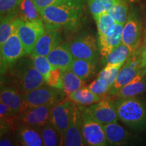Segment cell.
Masks as SVG:
<instances>
[{
  "mask_svg": "<svg viewBox=\"0 0 146 146\" xmlns=\"http://www.w3.org/2000/svg\"><path fill=\"white\" fill-rule=\"evenodd\" d=\"M85 0H69L44 8L39 11L47 30L57 27L74 29L81 23Z\"/></svg>",
  "mask_w": 146,
  "mask_h": 146,
  "instance_id": "obj_1",
  "label": "cell"
},
{
  "mask_svg": "<svg viewBox=\"0 0 146 146\" xmlns=\"http://www.w3.org/2000/svg\"><path fill=\"white\" fill-rule=\"evenodd\" d=\"M11 75L16 88L22 94L45 85V78L36 70L32 58H21L11 68Z\"/></svg>",
  "mask_w": 146,
  "mask_h": 146,
  "instance_id": "obj_2",
  "label": "cell"
},
{
  "mask_svg": "<svg viewBox=\"0 0 146 146\" xmlns=\"http://www.w3.org/2000/svg\"><path fill=\"white\" fill-rule=\"evenodd\" d=\"M118 117L131 129L146 127V103L135 97L120 98L115 103Z\"/></svg>",
  "mask_w": 146,
  "mask_h": 146,
  "instance_id": "obj_3",
  "label": "cell"
},
{
  "mask_svg": "<svg viewBox=\"0 0 146 146\" xmlns=\"http://www.w3.org/2000/svg\"><path fill=\"white\" fill-rule=\"evenodd\" d=\"M82 117V135L86 145H108L102 124L98 123L87 112L84 106H79Z\"/></svg>",
  "mask_w": 146,
  "mask_h": 146,
  "instance_id": "obj_4",
  "label": "cell"
},
{
  "mask_svg": "<svg viewBox=\"0 0 146 146\" xmlns=\"http://www.w3.org/2000/svg\"><path fill=\"white\" fill-rule=\"evenodd\" d=\"M43 20H24L21 18L17 26V33L26 52L27 56L33 52L36 41L45 32Z\"/></svg>",
  "mask_w": 146,
  "mask_h": 146,
  "instance_id": "obj_5",
  "label": "cell"
},
{
  "mask_svg": "<svg viewBox=\"0 0 146 146\" xmlns=\"http://www.w3.org/2000/svg\"><path fill=\"white\" fill-rule=\"evenodd\" d=\"M16 29L0 47L1 73L12 68L21 58L27 56Z\"/></svg>",
  "mask_w": 146,
  "mask_h": 146,
  "instance_id": "obj_6",
  "label": "cell"
},
{
  "mask_svg": "<svg viewBox=\"0 0 146 146\" xmlns=\"http://www.w3.org/2000/svg\"><path fill=\"white\" fill-rule=\"evenodd\" d=\"M140 52L137 49L131 53L119 71L114 85L109 90L111 95H115L122 87L129 83L141 70Z\"/></svg>",
  "mask_w": 146,
  "mask_h": 146,
  "instance_id": "obj_7",
  "label": "cell"
},
{
  "mask_svg": "<svg viewBox=\"0 0 146 146\" xmlns=\"http://www.w3.org/2000/svg\"><path fill=\"white\" fill-rule=\"evenodd\" d=\"M68 46L74 58L96 60L98 58L96 40L89 33H82L73 37Z\"/></svg>",
  "mask_w": 146,
  "mask_h": 146,
  "instance_id": "obj_8",
  "label": "cell"
},
{
  "mask_svg": "<svg viewBox=\"0 0 146 146\" xmlns=\"http://www.w3.org/2000/svg\"><path fill=\"white\" fill-rule=\"evenodd\" d=\"M60 90L61 89L55 88L50 85H43L23 94L24 109L49 104H55L61 95Z\"/></svg>",
  "mask_w": 146,
  "mask_h": 146,
  "instance_id": "obj_9",
  "label": "cell"
},
{
  "mask_svg": "<svg viewBox=\"0 0 146 146\" xmlns=\"http://www.w3.org/2000/svg\"><path fill=\"white\" fill-rule=\"evenodd\" d=\"M55 104L30 107L24 109L19 113L20 123L36 128L45 125L51 119V114Z\"/></svg>",
  "mask_w": 146,
  "mask_h": 146,
  "instance_id": "obj_10",
  "label": "cell"
},
{
  "mask_svg": "<svg viewBox=\"0 0 146 146\" xmlns=\"http://www.w3.org/2000/svg\"><path fill=\"white\" fill-rule=\"evenodd\" d=\"M85 107L91 116L102 125L116 123L118 119L116 104L110 100H104Z\"/></svg>",
  "mask_w": 146,
  "mask_h": 146,
  "instance_id": "obj_11",
  "label": "cell"
},
{
  "mask_svg": "<svg viewBox=\"0 0 146 146\" xmlns=\"http://www.w3.org/2000/svg\"><path fill=\"white\" fill-rule=\"evenodd\" d=\"M74 104L72 101H64L54 105L52 110L50 120L57 128L61 137V145H64L65 135L68 129L69 122Z\"/></svg>",
  "mask_w": 146,
  "mask_h": 146,
  "instance_id": "obj_12",
  "label": "cell"
},
{
  "mask_svg": "<svg viewBox=\"0 0 146 146\" xmlns=\"http://www.w3.org/2000/svg\"><path fill=\"white\" fill-rule=\"evenodd\" d=\"M141 36V24L138 16L134 12L129 17L123 27L122 41L133 52L138 49Z\"/></svg>",
  "mask_w": 146,
  "mask_h": 146,
  "instance_id": "obj_13",
  "label": "cell"
},
{
  "mask_svg": "<svg viewBox=\"0 0 146 146\" xmlns=\"http://www.w3.org/2000/svg\"><path fill=\"white\" fill-rule=\"evenodd\" d=\"M64 145H86L82 135V117L79 106L74 105L70 122L65 135Z\"/></svg>",
  "mask_w": 146,
  "mask_h": 146,
  "instance_id": "obj_14",
  "label": "cell"
},
{
  "mask_svg": "<svg viewBox=\"0 0 146 146\" xmlns=\"http://www.w3.org/2000/svg\"><path fill=\"white\" fill-rule=\"evenodd\" d=\"M53 66L64 71L70 70L74 57L69 48L68 43H63L56 46L47 56Z\"/></svg>",
  "mask_w": 146,
  "mask_h": 146,
  "instance_id": "obj_15",
  "label": "cell"
},
{
  "mask_svg": "<svg viewBox=\"0 0 146 146\" xmlns=\"http://www.w3.org/2000/svg\"><path fill=\"white\" fill-rule=\"evenodd\" d=\"M61 41L62 36L59 32L55 29L47 30L36 41L31 54L47 57L53 49L60 44Z\"/></svg>",
  "mask_w": 146,
  "mask_h": 146,
  "instance_id": "obj_16",
  "label": "cell"
},
{
  "mask_svg": "<svg viewBox=\"0 0 146 146\" xmlns=\"http://www.w3.org/2000/svg\"><path fill=\"white\" fill-rule=\"evenodd\" d=\"M124 25L116 23L114 30L108 35L98 36V45H99L100 54L103 58L106 57L114 49L123 43V36Z\"/></svg>",
  "mask_w": 146,
  "mask_h": 146,
  "instance_id": "obj_17",
  "label": "cell"
},
{
  "mask_svg": "<svg viewBox=\"0 0 146 146\" xmlns=\"http://www.w3.org/2000/svg\"><path fill=\"white\" fill-rule=\"evenodd\" d=\"M146 74V69L141 68L132 81L122 87L115 94L119 98H128L135 97L146 91V83L144 76Z\"/></svg>",
  "mask_w": 146,
  "mask_h": 146,
  "instance_id": "obj_18",
  "label": "cell"
},
{
  "mask_svg": "<svg viewBox=\"0 0 146 146\" xmlns=\"http://www.w3.org/2000/svg\"><path fill=\"white\" fill-rule=\"evenodd\" d=\"M1 102L6 104L15 114H19L24 109L23 94L14 87H1Z\"/></svg>",
  "mask_w": 146,
  "mask_h": 146,
  "instance_id": "obj_19",
  "label": "cell"
},
{
  "mask_svg": "<svg viewBox=\"0 0 146 146\" xmlns=\"http://www.w3.org/2000/svg\"><path fill=\"white\" fill-rule=\"evenodd\" d=\"M18 134H19L20 140L23 145H44L39 128L21 124L18 129Z\"/></svg>",
  "mask_w": 146,
  "mask_h": 146,
  "instance_id": "obj_20",
  "label": "cell"
},
{
  "mask_svg": "<svg viewBox=\"0 0 146 146\" xmlns=\"http://www.w3.org/2000/svg\"><path fill=\"white\" fill-rule=\"evenodd\" d=\"M108 143L111 145H119L128 139V133L125 129L116 123L102 125Z\"/></svg>",
  "mask_w": 146,
  "mask_h": 146,
  "instance_id": "obj_21",
  "label": "cell"
},
{
  "mask_svg": "<svg viewBox=\"0 0 146 146\" xmlns=\"http://www.w3.org/2000/svg\"><path fill=\"white\" fill-rule=\"evenodd\" d=\"M96 69V60L80 58H74L70 67V70L83 80H86L92 76Z\"/></svg>",
  "mask_w": 146,
  "mask_h": 146,
  "instance_id": "obj_22",
  "label": "cell"
},
{
  "mask_svg": "<svg viewBox=\"0 0 146 146\" xmlns=\"http://www.w3.org/2000/svg\"><path fill=\"white\" fill-rule=\"evenodd\" d=\"M68 98L76 104L90 106L102 100L101 97L93 93L89 87H83L68 95Z\"/></svg>",
  "mask_w": 146,
  "mask_h": 146,
  "instance_id": "obj_23",
  "label": "cell"
},
{
  "mask_svg": "<svg viewBox=\"0 0 146 146\" xmlns=\"http://www.w3.org/2000/svg\"><path fill=\"white\" fill-rule=\"evenodd\" d=\"M18 12L1 17L0 25V45H2L13 33L19 23L21 18L17 17Z\"/></svg>",
  "mask_w": 146,
  "mask_h": 146,
  "instance_id": "obj_24",
  "label": "cell"
},
{
  "mask_svg": "<svg viewBox=\"0 0 146 146\" xmlns=\"http://www.w3.org/2000/svg\"><path fill=\"white\" fill-rule=\"evenodd\" d=\"M39 129L44 145H61V137L59 131L51 120L40 127Z\"/></svg>",
  "mask_w": 146,
  "mask_h": 146,
  "instance_id": "obj_25",
  "label": "cell"
},
{
  "mask_svg": "<svg viewBox=\"0 0 146 146\" xmlns=\"http://www.w3.org/2000/svg\"><path fill=\"white\" fill-rule=\"evenodd\" d=\"M131 53V49L122 43L104 58V63L106 64H124Z\"/></svg>",
  "mask_w": 146,
  "mask_h": 146,
  "instance_id": "obj_26",
  "label": "cell"
},
{
  "mask_svg": "<svg viewBox=\"0 0 146 146\" xmlns=\"http://www.w3.org/2000/svg\"><path fill=\"white\" fill-rule=\"evenodd\" d=\"M94 18L96 22L98 36L108 35L114 30L116 23L108 12L98 14Z\"/></svg>",
  "mask_w": 146,
  "mask_h": 146,
  "instance_id": "obj_27",
  "label": "cell"
},
{
  "mask_svg": "<svg viewBox=\"0 0 146 146\" xmlns=\"http://www.w3.org/2000/svg\"><path fill=\"white\" fill-rule=\"evenodd\" d=\"M84 80L76 75L71 70L64 71L62 76V90L66 95L70 94L84 86Z\"/></svg>",
  "mask_w": 146,
  "mask_h": 146,
  "instance_id": "obj_28",
  "label": "cell"
},
{
  "mask_svg": "<svg viewBox=\"0 0 146 146\" xmlns=\"http://www.w3.org/2000/svg\"><path fill=\"white\" fill-rule=\"evenodd\" d=\"M19 10L21 12L22 19L28 21L42 19L41 14L33 0H23L20 5Z\"/></svg>",
  "mask_w": 146,
  "mask_h": 146,
  "instance_id": "obj_29",
  "label": "cell"
},
{
  "mask_svg": "<svg viewBox=\"0 0 146 146\" xmlns=\"http://www.w3.org/2000/svg\"><path fill=\"white\" fill-rule=\"evenodd\" d=\"M116 23L125 25L129 17V8L124 0H119L108 11Z\"/></svg>",
  "mask_w": 146,
  "mask_h": 146,
  "instance_id": "obj_30",
  "label": "cell"
},
{
  "mask_svg": "<svg viewBox=\"0 0 146 146\" xmlns=\"http://www.w3.org/2000/svg\"><path fill=\"white\" fill-rule=\"evenodd\" d=\"M31 57L32 58L35 67L41 73V75L45 78V81H47L54 66L51 64L47 60V57H45V56L31 54Z\"/></svg>",
  "mask_w": 146,
  "mask_h": 146,
  "instance_id": "obj_31",
  "label": "cell"
},
{
  "mask_svg": "<svg viewBox=\"0 0 146 146\" xmlns=\"http://www.w3.org/2000/svg\"><path fill=\"white\" fill-rule=\"evenodd\" d=\"M119 0H88V6L93 16L108 12Z\"/></svg>",
  "mask_w": 146,
  "mask_h": 146,
  "instance_id": "obj_32",
  "label": "cell"
},
{
  "mask_svg": "<svg viewBox=\"0 0 146 146\" xmlns=\"http://www.w3.org/2000/svg\"><path fill=\"white\" fill-rule=\"evenodd\" d=\"M123 66V64H106L104 68L99 74L100 76L104 78L108 81L110 89L114 85L119 71Z\"/></svg>",
  "mask_w": 146,
  "mask_h": 146,
  "instance_id": "obj_33",
  "label": "cell"
},
{
  "mask_svg": "<svg viewBox=\"0 0 146 146\" xmlns=\"http://www.w3.org/2000/svg\"><path fill=\"white\" fill-rule=\"evenodd\" d=\"M22 1L23 0H0L1 17L19 12Z\"/></svg>",
  "mask_w": 146,
  "mask_h": 146,
  "instance_id": "obj_34",
  "label": "cell"
},
{
  "mask_svg": "<svg viewBox=\"0 0 146 146\" xmlns=\"http://www.w3.org/2000/svg\"><path fill=\"white\" fill-rule=\"evenodd\" d=\"M88 87L93 93L99 96L105 95L110 89L106 80L100 75L89 85Z\"/></svg>",
  "mask_w": 146,
  "mask_h": 146,
  "instance_id": "obj_35",
  "label": "cell"
},
{
  "mask_svg": "<svg viewBox=\"0 0 146 146\" xmlns=\"http://www.w3.org/2000/svg\"><path fill=\"white\" fill-rule=\"evenodd\" d=\"M64 71L54 66L46 83L47 85L62 90V76Z\"/></svg>",
  "mask_w": 146,
  "mask_h": 146,
  "instance_id": "obj_36",
  "label": "cell"
},
{
  "mask_svg": "<svg viewBox=\"0 0 146 146\" xmlns=\"http://www.w3.org/2000/svg\"><path fill=\"white\" fill-rule=\"evenodd\" d=\"M69 1V0H33V1L35 5H36V8L39 11L44 8H46L49 5L63 2V1Z\"/></svg>",
  "mask_w": 146,
  "mask_h": 146,
  "instance_id": "obj_37",
  "label": "cell"
},
{
  "mask_svg": "<svg viewBox=\"0 0 146 146\" xmlns=\"http://www.w3.org/2000/svg\"><path fill=\"white\" fill-rule=\"evenodd\" d=\"M0 115H1V118H6L8 120V118L13 117L16 114H14L13 111L8 106L1 102L0 103Z\"/></svg>",
  "mask_w": 146,
  "mask_h": 146,
  "instance_id": "obj_38",
  "label": "cell"
},
{
  "mask_svg": "<svg viewBox=\"0 0 146 146\" xmlns=\"http://www.w3.org/2000/svg\"><path fill=\"white\" fill-rule=\"evenodd\" d=\"M140 58H141V68L146 69V45L141 49V52H140Z\"/></svg>",
  "mask_w": 146,
  "mask_h": 146,
  "instance_id": "obj_39",
  "label": "cell"
},
{
  "mask_svg": "<svg viewBox=\"0 0 146 146\" xmlns=\"http://www.w3.org/2000/svg\"><path fill=\"white\" fill-rule=\"evenodd\" d=\"M0 145L1 146H10L12 145V142H11L8 139H1L0 141Z\"/></svg>",
  "mask_w": 146,
  "mask_h": 146,
  "instance_id": "obj_40",
  "label": "cell"
},
{
  "mask_svg": "<svg viewBox=\"0 0 146 146\" xmlns=\"http://www.w3.org/2000/svg\"><path fill=\"white\" fill-rule=\"evenodd\" d=\"M144 43H145V45H146V34H145V39H144Z\"/></svg>",
  "mask_w": 146,
  "mask_h": 146,
  "instance_id": "obj_41",
  "label": "cell"
},
{
  "mask_svg": "<svg viewBox=\"0 0 146 146\" xmlns=\"http://www.w3.org/2000/svg\"><path fill=\"white\" fill-rule=\"evenodd\" d=\"M144 79H145V83H146V74H145V76H144Z\"/></svg>",
  "mask_w": 146,
  "mask_h": 146,
  "instance_id": "obj_42",
  "label": "cell"
}]
</instances>
